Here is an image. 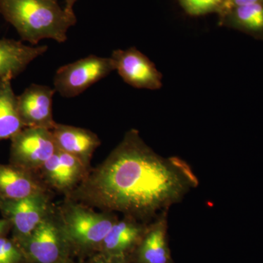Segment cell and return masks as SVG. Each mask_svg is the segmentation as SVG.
Returning <instances> with one entry per match:
<instances>
[{"label":"cell","mask_w":263,"mask_h":263,"mask_svg":"<svg viewBox=\"0 0 263 263\" xmlns=\"http://www.w3.org/2000/svg\"><path fill=\"white\" fill-rule=\"evenodd\" d=\"M86 263H128L124 259L114 258L100 253H96L88 257Z\"/></svg>","instance_id":"cell-20"},{"label":"cell","mask_w":263,"mask_h":263,"mask_svg":"<svg viewBox=\"0 0 263 263\" xmlns=\"http://www.w3.org/2000/svg\"><path fill=\"white\" fill-rule=\"evenodd\" d=\"M62 263H86V262L83 260V259H80V260L78 261V262H76V261L74 260L73 259L70 258L67 259V260L65 261V262H63Z\"/></svg>","instance_id":"cell-24"},{"label":"cell","mask_w":263,"mask_h":263,"mask_svg":"<svg viewBox=\"0 0 263 263\" xmlns=\"http://www.w3.org/2000/svg\"><path fill=\"white\" fill-rule=\"evenodd\" d=\"M168 211L161 212L148 223L130 263H174L167 238Z\"/></svg>","instance_id":"cell-12"},{"label":"cell","mask_w":263,"mask_h":263,"mask_svg":"<svg viewBox=\"0 0 263 263\" xmlns=\"http://www.w3.org/2000/svg\"><path fill=\"white\" fill-rule=\"evenodd\" d=\"M23 263H62L72 258L57 206L25 239L18 242Z\"/></svg>","instance_id":"cell-4"},{"label":"cell","mask_w":263,"mask_h":263,"mask_svg":"<svg viewBox=\"0 0 263 263\" xmlns=\"http://www.w3.org/2000/svg\"><path fill=\"white\" fill-rule=\"evenodd\" d=\"M54 208L50 192L19 200L0 198V213L9 221L17 243L27 238Z\"/></svg>","instance_id":"cell-6"},{"label":"cell","mask_w":263,"mask_h":263,"mask_svg":"<svg viewBox=\"0 0 263 263\" xmlns=\"http://www.w3.org/2000/svg\"><path fill=\"white\" fill-rule=\"evenodd\" d=\"M148 223L132 216L119 218L103 240L98 253L130 263L132 256L143 238Z\"/></svg>","instance_id":"cell-11"},{"label":"cell","mask_w":263,"mask_h":263,"mask_svg":"<svg viewBox=\"0 0 263 263\" xmlns=\"http://www.w3.org/2000/svg\"><path fill=\"white\" fill-rule=\"evenodd\" d=\"M51 131L57 150L76 157L87 168L91 169V158L101 144L96 133L84 128L59 123Z\"/></svg>","instance_id":"cell-13"},{"label":"cell","mask_w":263,"mask_h":263,"mask_svg":"<svg viewBox=\"0 0 263 263\" xmlns=\"http://www.w3.org/2000/svg\"><path fill=\"white\" fill-rule=\"evenodd\" d=\"M114 70L110 57L91 54L60 67L53 77V89L63 98H76Z\"/></svg>","instance_id":"cell-5"},{"label":"cell","mask_w":263,"mask_h":263,"mask_svg":"<svg viewBox=\"0 0 263 263\" xmlns=\"http://www.w3.org/2000/svg\"><path fill=\"white\" fill-rule=\"evenodd\" d=\"M24 127L19 115L12 79H6L0 84V142L11 139Z\"/></svg>","instance_id":"cell-16"},{"label":"cell","mask_w":263,"mask_h":263,"mask_svg":"<svg viewBox=\"0 0 263 263\" xmlns=\"http://www.w3.org/2000/svg\"><path fill=\"white\" fill-rule=\"evenodd\" d=\"M228 11L230 23L234 28L263 41L262 2L235 7Z\"/></svg>","instance_id":"cell-17"},{"label":"cell","mask_w":263,"mask_h":263,"mask_svg":"<svg viewBox=\"0 0 263 263\" xmlns=\"http://www.w3.org/2000/svg\"><path fill=\"white\" fill-rule=\"evenodd\" d=\"M78 0H65V9L68 12H74L73 7Z\"/></svg>","instance_id":"cell-23"},{"label":"cell","mask_w":263,"mask_h":263,"mask_svg":"<svg viewBox=\"0 0 263 263\" xmlns=\"http://www.w3.org/2000/svg\"><path fill=\"white\" fill-rule=\"evenodd\" d=\"M259 2L263 3L262 0H228L226 11H228L231 8H235V7L252 4V3H259Z\"/></svg>","instance_id":"cell-21"},{"label":"cell","mask_w":263,"mask_h":263,"mask_svg":"<svg viewBox=\"0 0 263 263\" xmlns=\"http://www.w3.org/2000/svg\"><path fill=\"white\" fill-rule=\"evenodd\" d=\"M179 2L188 14L197 16L222 8L226 11L228 0H179Z\"/></svg>","instance_id":"cell-18"},{"label":"cell","mask_w":263,"mask_h":263,"mask_svg":"<svg viewBox=\"0 0 263 263\" xmlns=\"http://www.w3.org/2000/svg\"><path fill=\"white\" fill-rule=\"evenodd\" d=\"M11 231V226L6 219H0V238L7 237L9 232Z\"/></svg>","instance_id":"cell-22"},{"label":"cell","mask_w":263,"mask_h":263,"mask_svg":"<svg viewBox=\"0 0 263 263\" xmlns=\"http://www.w3.org/2000/svg\"><path fill=\"white\" fill-rule=\"evenodd\" d=\"M10 163L37 173L57 152L52 131L24 127L10 139Z\"/></svg>","instance_id":"cell-7"},{"label":"cell","mask_w":263,"mask_h":263,"mask_svg":"<svg viewBox=\"0 0 263 263\" xmlns=\"http://www.w3.org/2000/svg\"><path fill=\"white\" fill-rule=\"evenodd\" d=\"M89 171L76 157L57 150L37 174L48 190L67 197L84 181Z\"/></svg>","instance_id":"cell-9"},{"label":"cell","mask_w":263,"mask_h":263,"mask_svg":"<svg viewBox=\"0 0 263 263\" xmlns=\"http://www.w3.org/2000/svg\"><path fill=\"white\" fill-rule=\"evenodd\" d=\"M198 184L186 161L158 155L132 129L65 198L150 222Z\"/></svg>","instance_id":"cell-1"},{"label":"cell","mask_w":263,"mask_h":263,"mask_svg":"<svg viewBox=\"0 0 263 263\" xmlns=\"http://www.w3.org/2000/svg\"><path fill=\"white\" fill-rule=\"evenodd\" d=\"M48 46H27L22 41L0 39V84L15 79L31 62L48 51Z\"/></svg>","instance_id":"cell-15"},{"label":"cell","mask_w":263,"mask_h":263,"mask_svg":"<svg viewBox=\"0 0 263 263\" xmlns=\"http://www.w3.org/2000/svg\"><path fill=\"white\" fill-rule=\"evenodd\" d=\"M46 192L50 190L37 173L0 163V198L19 200Z\"/></svg>","instance_id":"cell-14"},{"label":"cell","mask_w":263,"mask_h":263,"mask_svg":"<svg viewBox=\"0 0 263 263\" xmlns=\"http://www.w3.org/2000/svg\"><path fill=\"white\" fill-rule=\"evenodd\" d=\"M0 14L31 46L44 39L65 43L77 23L75 13L62 8L59 0H0Z\"/></svg>","instance_id":"cell-2"},{"label":"cell","mask_w":263,"mask_h":263,"mask_svg":"<svg viewBox=\"0 0 263 263\" xmlns=\"http://www.w3.org/2000/svg\"><path fill=\"white\" fill-rule=\"evenodd\" d=\"M262 1H263V0H262Z\"/></svg>","instance_id":"cell-25"},{"label":"cell","mask_w":263,"mask_h":263,"mask_svg":"<svg viewBox=\"0 0 263 263\" xmlns=\"http://www.w3.org/2000/svg\"><path fill=\"white\" fill-rule=\"evenodd\" d=\"M23 254L13 238H0V263H23Z\"/></svg>","instance_id":"cell-19"},{"label":"cell","mask_w":263,"mask_h":263,"mask_svg":"<svg viewBox=\"0 0 263 263\" xmlns=\"http://www.w3.org/2000/svg\"><path fill=\"white\" fill-rule=\"evenodd\" d=\"M54 89L46 85L32 84L17 96L21 119L25 127L52 129L57 124L53 119Z\"/></svg>","instance_id":"cell-10"},{"label":"cell","mask_w":263,"mask_h":263,"mask_svg":"<svg viewBox=\"0 0 263 263\" xmlns=\"http://www.w3.org/2000/svg\"><path fill=\"white\" fill-rule=\"evenodd\" d=\"M110 58L122 80L136 89L157 90L162 86V74L155 63L136 47L113 51Z\"/></svg>","instance_id":"cell-8"},{"label":"cell","mask_w":263,"mask_h":263,"mask_svg":"<svg viewBox=\"0 0 263 263\" xmlns=\"http://www.w3.org/2000/svg\"><path fill=\"white\" fill-rule=\"evenodd\" d=\"M57 209L72 254L81 258L98 253L119 219L115 213L95 212L93 208L67 198Z\"/></svg>","instance_id":"cell-3"}]
</instances>
